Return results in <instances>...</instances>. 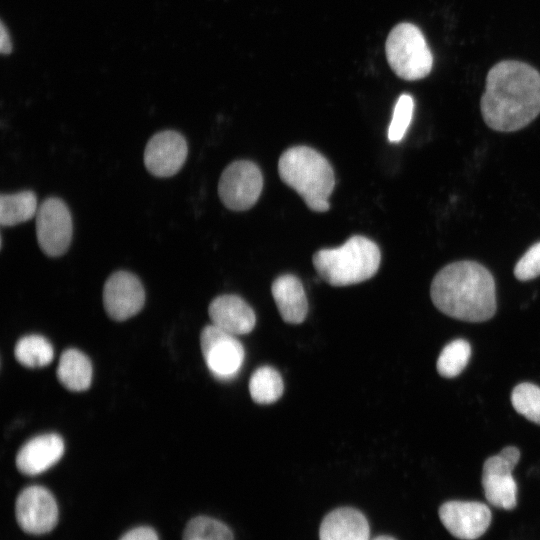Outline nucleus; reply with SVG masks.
<instances>
[{"label":"nucleus","mask_w":540,"mask_h":540,"mask_svg":"<svg viewBox=\"0 0 540 540\" xmlns=\"http://www.w3.org/2000/svg\"><path fill=\"white\" fill-rule=\"evenodd\" d=\"M480 109L492 130L514 132L526 127L540 113V73L525 62H498L487 73Z\"/></svg>","instance_id":"nucleus-1"},{"label":"nucleus","mask_w":540,"mask_h":540,"mask_svg":"<svg viewBox=\"0 0 540 540\" xmlns=\"http://www.w3.org/2000/svg\"><path fill=\"white\" fill-rule=\"evenodd\" d=\"M433 304L449 317L484 322L496 311V288L491 272L476 261L462 260L443 267L430 288Z\"/></svg>","instance_id":"nucleus-2"},{"label":"nucleus","mask_w":540,"mask_h":540,"mask_svg":"<svg viewBox=\"0 0 540 540\" xmlns=\"http://www.w3.org/2000/svg\"><path fill=\"white\" fill-rule=\"evenodd\" d=\"M281 180L294 189L315 212L329 209L335 176L328 160L313 148L295 146L285 150L278 161Z\"/></svg>","instance_id":"nucleus-3"},{"label":"nucleus","mask_w":540,"mask_h":540,"mask_svg":"<svg viewBox=\"0 0 540 540\" xmlns=\"http://www.w3.org/2000/svg\"><path fill=\"white\" fill-rule=\"evenodd\" d=\"M381 253L370 239L355 235L337 248L322 249L313 255L318 275L332 286H348L373 277L379 268Z\"/></svg>","instance_id":"nucleus-4"},{"label":"nucleus","mask_w":540,"mask_h":540,"mask_svg":"<svg viewBox=\"0 0 540 540\" xmlns=\"http://www.w3.org/2000/svg\"><path fill=\"white\" fill-rule=\"evenodd\" d=\"M385 50L391 69L404 80H419L431 72L432 53L414 24H397L387 37Z\"/></svg>","instance_id":"nucleus-5"},{"label":"nucleus","mask_w":540,"mask_h":540,"mask_svg":"<svg viewBox=\"0 0 540 540\" xmlns=\"http://www.w3.org/2000/svg\"><path fill=\"white\" fill-rule=\"evenodd\" d=\"M262 188L263 177L258 166L248 160H237L222 172L218 194L228 209L245 211L257 202Z\"/></svg>","instance_id":"nucleus-6"},{"label":"nucleus","mask_w":540,"mask_h":540,"mask_svg":"<svg viewBox=\"0 0 540 540\" xmlns=\"http://www.w3.org/2000/svg\"><path fill=\"white\" fill-rule=\"evenodd\" d=\"M520 459L514 446L505 447L484 462L482 486L487 501L498 508L512 510L517 504V484L512 471Z\"/></svg>","instance_id":"nucleus-7"},{"label":"nucleus","mask_w":540,"mask_h":540,"mask_svg":"<svg viewBox=\"0 0 540 540\" xmlns=\"http://www.w3.org/2000/svg\"><path fill=\"white\" fill-rule=\"evenodd\" d=\"M36 237L40 249L50 257L63 255L72 239V217L60 198L49 197L36 213Z\"/></svg>","instance_id":"nucleus-8"},{"label":"nucleus","mask_w":540,"mask_h":540,"mask_svg":"<svg viewBox=\"0 0 540 540\" xmlns=\"http://www.w3.org/2000/svg\"><path fill=\"white\" fill-rule=\"evenodd\" d=\"M200 345L206 366L214 377L220 380L236 377L245 358L244 347L236 336L211 324L202 330Z\"/></svg>","instance_id":"nucleus-9"},{"label":"nucleus","mask_w":540,"mask_h":540,"mask_svg":"<svg viewBox=\"0 0 540 540\" xmlns=\"http://www.w3.org/2000/svg\"><path fill=\"white\" fill-rule=\"evenodd\" d=\"M15 516L24 532L42 535L56 526L58 506L49 490L42 486H29L23 489L16 499Z\"/></svg>","instance_id":"nucleus-10"},{"label":"nucleus","mask_w":540,"mask_h":540,"mask_svg":"<svg viewBox=\"0 0 540 540\" xmlns=\"http://www.w3.org/2000/svg\"><path fill=\"white\" fill-rule=\"evenodd\" d=\"M145 302L139 278L128 271L111 274L103 288V304L110 318L124 321L136 315Z\"/></svg>","instance_id":"nucleus-11"},{"label":"nucleus","mask_w":540,"mask_h":540,"mask_svg":"<svg viewBox=\"0 0 540 540\" xmlns=\"http://www.w3.org/2000/svg\"><path fill=\"white\" fill-rule=\"evenodd\" d=\"M439 518L454 537L474 540L482 536L491 523V511L476 501H448L439 508Z\"/></svg>","instance_id":"nucleus-12"},{"label":"nucleus","mask_w":540,"mask_h":540,"mask_svg":"<svg viewBox=\"0 0 540 540\" xmlns=\"http://www.w3.org/2000/svg\"><path fill=\"white\" fill-rule=\"evenodd\" d=\"M188 146L184 136L174 130L154 134L144 150V164L156 177H171L185 163Z\"/></svg>","instance_id":"nucleus-13"},{"label":"nucleus","mask_w":540,"mask_h":540,"mask_svg":"<svg viewBox=\"0 0 540 540\" xmlns=\"http://www.w3.org/2000/svg\"><path fill=\"white\" fill-rule=\"evenodd\" d=\"M208 313L214 326L234 336L250 333L256 323L253 309L237 295L225 294L214 298Z\"/></svg>","instance_id":"nucleus-14"},{"label":"nucleus","mask_w":540,"mask_h":540,"mask_svg":"<svg viewBox=\"0 0 540 540\" xmlns=\"http://www.w3.org/2000/svg\"><path fill=\"white\" fill-rule=\"evenodd\" d=\"M64 453L63 439L55 433L28 440L16 455V466L25 475H37L56 464Z\"/></svg>","instance_id":"nucleus-15"},{"label":"nucleus","mask_w":540,"mask_h":540,"mask_svg":"<svg viewBox=\"0 0 540 540\" xmlns=\"http://www.w3.org/2000/svg\"><path fill=\"white\" fill-rule=\"evenodd\" d=\"M370 528L365 515L352 507L329 512L319 527V540H369Z\"/></svg>","instance_id":"nucleus-16"},{"label":"nucleus","mask_w":540,"mask_h":540,"mask_svg":"<svg viewBox=\"0 0 540 540\" xmlns=\"http://www.w3.org/2000/svg\"><path fill=\"white\" fill-rule=\"evenodd\" d=\"M272 296L282 319L289 324L302 323L308 313V301L299 278L292 274L277 277L271 286Z\"/></svg>","instance_id":"nucleus-17"},{"label":"nucleus","mask_w":540,"mask_h":540,"mask_svg":"<svg viewBox=\"0 0 540 540\" xmlns=\"http://www.w3.org/2000/svg\"><path fill=\"white\" fill-rule=\"evenodd\" d=\"M57 377L70 391L88 389L92 381V365L89 358L77 349L65 350L58 363Z\"/></svg>","instance_id":"nucleus-18"},{"label":"nucleus","mask_w":540,"mask_h":540,"mask_svg":"<svg viewBox=\"0 0 540 540\" xmlns=\"http://www.w3.org/2000/svg\"><path fill=\"white\" fill-rule=\"evenodd\" d=\"M37 197L32 191L2 194L0 197V224L14 226L36 216Z\"/></svg>","instance_id":"nucleus-19"},{"label":"nucleus","mask_w":540,"mask_h":540,"mask_svg":"<svg viewBox=\"0 0 540 540\" xmlns=\"http://www.w3.org/2000/svg\"><path fill=\"white\" fill-rule=\"evenodd\" d=\"M284 384L280 373L271 366H261L251 375L249 392L254 402L271 404L283 394Z\"/></svg>","instance_id":"nucleus-20"},{"label":"nucleus","mask_w":540,"mask_h":540,"mask_svg":"<svg viewBox=\"0 0 540 540\" xmlns=\"http://www.w3.org/2000/svg\"><path fill=\"white\" fill-rule=\"evenodd\" d=\"M16 360L28 368H41L50 364L54 357L51 343L41 335L20 338L14 349Z\"/></svg>","instance_id":"nucleus-21"},{"label":"nucleus","mask_w":540,"mask_h":540,"mask_svg":"<svg viewBox=\"0 0 540 540\" xmlns=\"http://www.w3.org/2000/svg\"><path fill=\"white\" fill-rule=\"evenodd\" d=\"M471 356V347L464 339H455L441 351L437 360L438 373L446 378L458 376L466 367Z\"/></svg>","instance_id":"nucleus-22"},{"label":"nucleus","mask_w":540,"mask_h":540,"mask_svg":"<svg viewBox=\"0 0 540 540\" xmlns=\"http://www.w3.org/2000/svg\"><path fill=\"white\" fill-rule=\"evenodd\" d=\"M230 528L218 519L197 516L186 525L182 540H233Z\"/></svg>","instance_id":"nucleus-23"},{"label":"nucleus","mask_w":540,"mask_h":540,"mask_svg":"<svg viewBox=\"0 0 540 540\" xmlns=\"http://www.w3.org/2000/svg\"><path fill=\"white\" fill-rule=\"evenodd\" d=\"M514 409L529 421L540 425V387L529 382L516 385L511 393Z\"/></svg>","instance_id":"nucleus-24"},{"label":"nucleus","mask_w":540,"mask_h":540,"mask_svg":"<svg viewBox=\"0 0 540 540\" xmlns=\"http://www.w3.org/2000/svg\"><path fill=\"white\" fill-rule=\"evenodd\" d=\"M413 110V98L409 94L399 96L388 128V140L390 142L397 143L403 139L411 123Z\"/></svg>","instance_id":"nucleus-25"},{"label":"nucleus","mask_w":540,"mask_h":540,"mask_svg":"<svg viewBox=\"0 0 540 540\" xmlns=\"http://www.w3.org/2000/svg\"><path fill=\"white\" fill-rule=\"evenodd\" d=\"M514 276L520 281L540 276V242L533 244L514 267Z\"/></svg>","instance_id":"nucleus-26"},{"label":"nucleus","mask_w":540,"mask_h":540,"mask_svg":"<svg viewBox=\"0 0 540 540\" xmlns=\"http://www.w3.org/2000/svg\"><path fill=\"white\" fill-rule=\"evenodd\" d=\"M119 540H159L155 530L151 527H136L126 532Z\"/></svg>","instance_id":"nucleus-27"},{"label":"nucleus","mask_w":540,"mask_h":540,"mask_svg":"<svg viewBox=\"0 0 540 540\" xmlns=\"http://www.w3.org/2000/svg\"><path fill=\"white\" fill-rule=\"evenodd\" d=\"M0 50L2 54H9L12 50L9 32L3 22L1 23L0 28Z\"/></svg>","instance_id":"nucleus-28"},{"label":"nucleus","mask_w":540,"mask_h":540,"mask_svg":"<svg viewBox=\"0 0 540 540\" xmlns=\"http://www.w3.org/2000/svg\"><path fill=\"white\" fill-rule=\"evenodd\" d=\"M372 540H396V539L387 535H380V536L375 537Z\"/></svg>","instance_id":"nucleus-29"}]
</instances>
